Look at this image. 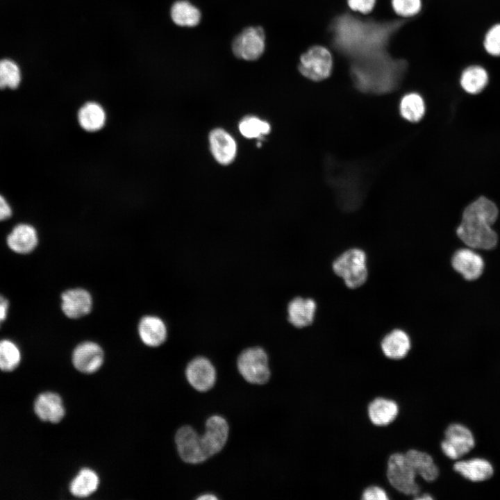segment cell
<instances>
[{"label": "cell", "instance_id": "1", "mask_svg": "<svg viewBox=\"0 0 500 500\" xmlns=\"http://www.w3.org/2000/svg\"><path fill=\"white\" fill-rule=\"evenodd\" d=\"M346 65L356 89L373 94L396 90L408 70L406 60L394 58L388 51L353 60Z\"/></svg>", "mask_w": 500, "mask_h": 500}, {"label": "cell", "instance_id": "2", "mask_svg": "<svg viewBox=\"0 0 500 500\" xmlns=\"http://www.w3.org/2000/svg\"><path fill=\"white\" fill-rule=\"evenodd\" d=\"M498 214L493 201L485 197H478L465 208L456 230L458 236L471 248L493 249L497 243V235L491 226Z\"/></svg>", "mask_w": 500, "mask_h": 500}, {"label": "cell", "instance_id": "3", "mask_svg": "<svg viewBox=\"0 0 500 500\" xmlns=\"http://www.w3.org/2000/svg\"><path fill=\"white\" fill-rule=\"evenodd\" d=\"M385 477L391 490V499L397 494L399 498H412L422 492V486L405 453H391L386 463Z\"/></svg>", "mask_w": 500, "mask_h": 500}, {"label": "cell", "instance_id": "4", "mask_svg": "<svg viewBox=\"0 0 500 500\" xmlns=\"http://www.w3.org/2000/svg\"><path fill=\"white\" fill-rule=\"evenodd\" d=\"M333 269L349 288L360 287L367 278L366 254L360 249H349L333 261Z\"/></svg>", "mask_w": 500, "mask_h": 500}, {"label": "cell", "instance_id": "5", "mask_svg": "<svg viewBox=\"0 0 500 500\" xmlns=\"http://www.w3.org/2000/svg\"><path fill=\"white\" fill-rule=\"evenodd\" d=\"M298 68L300 73L309 80L324 81L333 72V54L326 46L313 45L301 55Z\"/></svg>", "mask_w": 500, "mask_h": 500}, {"label": "cell", "instance_id": "6", "mask_svg": "<svg viewBox=\"0 0 500 500\" xmlns=\"http://www.w3.org/2000/svg\"><path fill=\"white\" fill-rule=\"evenodd\" d=\"M237 367L241 376L250 383L262 385L270 378L268 356L261 347L243 350L238 358Z\"/></svg>", "mask_w": 500, "mask_h": 500}, {"label": "cell", "instance_id": "7", "mask_svg": "<svg viewBox=\"0 0 500 500\" xmlns=\"http://www.w3.org/2000/svg\"><path fill=\"white\" fill-rule=\"evenodd\" d=\"M475 446L472 431L460 423H451L443 433L440 449L447 458L456 460L469 453Z\"/></svg>", "mask_w": 500, "mask_h": 500}, {"label": "cell", "instance_id": "8", "mask_svg": "<svg viewBox=\"0 0 500 500\" xmlns=\"http://www.w3.org/2000/svg\"><path fill=\"white\" fill-rule=\"evenodd\" d=\"M265 35L260 26L244 28L234 38L232 43L234 55L246 60H255L260 58L265 51Z\"/></svg>", "mask_w": 500, "mask_h": 500}, {"label": "cell", "instance_id": "9", "mask_svg": "<svg viewBox=\"0 0 500 500\" xmlns=\"http://www.w3.org/2000/svg\"><path fill=\"white\" fill-rule=\"evenodd\" d=\"M175 443L181 458L189 464H199L208 458L206 455L201 435L190 426L180 428L175 435Z\"/></svg>", "mask_w": 500, "mask_h": 500}, {"label": "cell", "instance_id": "10", "mask_svg": "<svg viewBox=\"0 0 500 500\" xmlns=\"http://www.w3.org/2000/svg\"><path fill=\"white\" fill-rule=\"evenodd\" d=\"M228 422L223 417L215 415L208 418L201 441L208 458L222 450L228 440Z\"/></svg>", "mask_w": 500, "mask_h": 500}, {"label": "cell", "instance_id": "11", "mask_svg": "<svg viewBox=\"0 0 500 500\" xmlns=\"http://www.w3.org/2000/svg\"><path fill=\"white\" fill-rule=\"evenodd\" d=\"M185 376L193 388L204 392L214 386L217 374L210 360L203 356H198L192 359L187 365Z\"/></svg>", "mask_w": 500, "mask_h": 500}, {"label": "cell", "instance_id": "12", "mask_svg": "<svg viewBox=\"0 0 500 500\" xmlns=\"http://www.w3.org/2000/svg\"><path fill=\"white\" fill-rule=\"evenodd\" d=\"M103 351L93 342H84L76 346L72 353L74 367L85 374H92L100 369L103 362Z\"/></svg>", "mask_w": 500, "mask_h": 500}, {"label": "cell", "instance_id": "13", "mask_svg": "<svg viewBox=\"0 0 500 500\" xmlns=\"http://www.w3.org/2000/svg\"><path fill=\"white\" fill-rule=\"evenodd\" d=\"M399 410L397 401L383 396L375 397L367 406L368 419L377 427H385L392 424L397 419Z\"/></svg>", "mask_w": 500, "mask_h": 500}, {"label": "cell", "instance_id": "14", "mask_svg": "<svg viewBox=\"0 0 500 500\" xmlns=\"http://www.w3.org/2000/svg\"><path fill=\"white\" fill-rule=\"evenodd\" d=\"M405 455L415 470L420 483H433L440 477V467L430 453L412 448L407 450Z\"/></svg>", "mask_w": 500, "mask_h": 500}, {"label": "cell", "instance_id": "15", "mask_svg": "<svg viewBox=\"0 0 500 500\" xmlns=\"http://www.w3.org/2000/svg\"><path fill=\"white\" fill-rule=\"evenodd\" d=\"M380 348L388 360L399 361L408 356L412 342L407 333L401 329H394L383 337Z\"/></svg>", "mask_w": 500, "mask_h": 500}, {"label": "cell", "instance_id": "16", "mask_svg": "<svg viewBox=\"0 0 500 500\" xmlns=\"http://www.w3.org/2000/svg\"><path fill=\"white\" fill-rule=\"evenodd\" d=\"M61 299L62 312L69 318L82 317L91 310L92 299L90 293L84 289L66 290L62 294Z\"/></svg>", "mask_w": 500, "mask_h": 500}, {"label": "cell", "instance_id": "17", "mask_svg": "<svg viewBox=\"0 0 500 500\" xmlns=\"http://www.w3.org/2000/svg\"><path fill=\"white\" fill-rule=\"evenodd\" d=\"M210 151L221 165L232 162L236 155V143L233 138L222 128H215L209 134Z\"/></svg>", "mask_w": 500, "mask_h": 500}, {"label": "cell", "instance_id": "18", "mask_svg": "<svg viewBox=\"0 0 500 500\" xmlns=\"http://www.w3.org/2000/svg\"><path fill=\"white\" fill-rule=\"evenodd\" d=\"M453 269L468 281L478 278L483 271L482 257L469 249H461L455 252L451 258Z\"/></svg>", "mask_w": 500, "mask_h": 500}, {"label": "cell", "instance_id": "19", "mask_svg": "<svg viewBox=\"0 0 500 500\" xmlns=\"http://www.w3.org/2000/svg\"><path fill=\"white\" fill-rule=\"evenodd\" d=\"M34 411L42 421L51 423H58L65 414L61 397L52 392L38 395L34 402Z\"/></svg>", "mask_w": 500, "mask_h": 500}, {"label": "cell", "instance_id": "20", "mask_svg": "<svg viewBox=\"0 0 500 500\" xmlns=\"http://www.w3.org/2000/svg\"><path fill=\"white\" fill-rule=\"evenodd\" d=\"M6 243L10 249L17 253H29L38 245V236L37 231L30 224H17L8 235Z\"/></svg>", "mask_w": 500, "mask_h": 500}, {"label": "cell", "instance_id": "21", "mask_svg": "<svg viewBox=\"0 0 500 500\" xmlns=\"http://www.w3.org/2000/svg\"><path fill=\"white\" fill-rule=\"evenodd\" d=\"M453 469L465 478L474 482L488 480L494 474L492 464L488 460L479 458L455 462Z\"/></svg>", "mask_w": 500, "mask_h": 500}, {"label": "cell", "instance_id": "22", "mask_svg": "<svg viewBox=\"0 0 500 500\" xmlns=\"http://www.w3.org/2000/svg\"><path fill=\"white\" fill-rule=\"evenodd\" d=\"M316 308L313 299L296 297L288 304V320L297 328L306 327L313 322Z\"/></svg>", "mask_w": 500, "mask_h": 500}, {"label": "cell", "instance_id": "23", "mask_svg": "<svg viewBox=\"0 0 500 500\" xmlns=\"http://www.w3.org/2000/svg\"><path fill=\"white\" fill-rule=\"evenodd\" d=\"M138 331L142 341L149 347L162 344L167 338V328L161 319L145 316L140 322Z\"/></svg>", "mask_w": 500, "mask_h": 500}, {"label": "cell", "instance_id": "24", "mask_svg": "<svg viewBox=\"0 0 500 500\" xmlns=\"http://www.w3.org/2000/svg\"><path fill=\"white\" fill-rule=\"evenodd\" d=\"M489 83L488 71L481 65H472L461 72L460 84L463 90L470 94L481 92Z\"/></svg>", "mask_w": 500, "mask_h": 500}, {"label": "cell", "instance_id": "25", "mask_svg": "<svg viewBox=\"0 0 500 500\" xmlns=\"http://www.w3.org/2000/svg\"><path fill=\"white\" fill-rule=\"evenodd\" d=\"M99 478L90 468H83L74 477L69 484L71 494L78 498H85L92 494L98 488Z\"/></svg>", "mask_w": 500, "mask_h": 500}, {"label": "cell", "instance_id": "26", "mask_svg": "<svg viewBox=\"0 0 500 500\" xmlns=\"http://www.w3.org/2000/svg\"><path fill=\"white\" fill-rule=\"evenodd\" d=\"M106 118L105 110L101 105L95 102L84 104L78 113L80 126L90 132L100 130L105 124Z\"/></svg>", "mask_w": 500, "mask_h": 500}, {"label": "cell", "instance_id": "27", "mask_svg": "<svg viewBox=\"0 0 500 500\" xmlns=\"http://www.w3.org/2000/svg\"><path fill=\"white\" fill-rule=\"evenodd\" d=\"M170 14L172 21L180 26L193 27L201 19L199 9L186 0L176 1L171 8Z\"/></svg>", "mask_w": 500, "mask_h": 500}, {"label": "cell", "instance_id": "28", "mask_svg": "<svg viewBox=\"0 0 500 500\" xmlns=\"http://www.w3.org/2000/svg\"><path fill=\"white\" fill-rule=\"evenodd\" d=\"M399 110L405 119L410 122H417L425 112L424 101L417 92L406 94L401 99Z\"/></svg>", "mask_w": 500, "mask_h": 500}, {"label": "cell", "instance_id": "29", "mask_svg": "<svg viewBox=\"0 0 500 500\" xmlns=\"http://www.w3.org/2000/svg\"><path fill=\"white\" fill-rule=\"evenodd\" d=\"M21 361V353L18 347L10 340H0V369L11 372L16 369Z\"/></svg>", "mask_w": 500, "mask_h": 500}, {"label": "cell", "instance_id": "30", "mask_svg": "<svg viewBox=\"0 0 500 500\" xmlns=\"http://www.w3.org/2000/svg\"><path fill=\"white\" fill-rule=\"evenodd\" d=\"M21 71L10 59L0 60V89H16L21 82Z\"/></svg>", "mask_w": 500, "mask_h": 500}, {"label": "cell", "instance_id": "31", "mask_svg": "<svg viewBox=\"0 0 500 500\" xmlns=\"http://www.w3.org/2000/svg\"><path fill=\"white\" fill-rule=\"evenodd\" d=\"M271 130L269 124L254 116L244 117L239 124L240 133L247 138H256L268 134Z\"/></svg>", "mask_w": 500, "mask_h": 500}, {"label": "cell", "instance_id": "32", "mask_svg": "<svg viewBox=\"0 0 500 500\" xmlns=\"http://www.w3.org/2000/svg\"><path fill=\"white\" fill-rule=\"evenodd\" d=\"M392 8L401 18H411L418 15L422 10V0H390Z\"/></svg>", "mask_w": 500, "mask_h": 500}, {"label": "cell", "instance_id": "33", "mask_svg": "<svg viewBox=\"0 0 500 500\" xmlns=\"http://www.w3.org/2000/svg\"><path fill=\"white\" fill-rule=\"evenodd\" d=\"M483 47L490 56L500 57V23L492 25L485 33Z\"/></svg>", "mask_w": 500, "mask_h": 500}, {"label": "cell", "instance_id": "34", "mask_svg": "<svg viewBox=\"0 0 500 500\" xmlns=\"http://www.w3.org/2000/svg\"><path fill=\"white\" fill-rule=\"evenodd\" d=\"M388 491L383 486L372 484L365 487L360 495L361 500H390Z\"/></svg>", "mask_w": 500, "mask_h": 500}, {"label": "cell", "instance_id": "35", "mask_svg": "<svg viewBox=\"0 0 500 500\" xmlns=\"http://www.w3.org/2000/svg\"><path fill=\"white\" fill-rule=\"evenodd\" d=\"M376 0H347L349 9L354 12L367 15L373 11Z\"/></svg>", "mask_w": 500, "mask_h": 500}, {"label": "cell", "instance_id": "36", "mask_svg": "<svg viewBox=\"0 0 500 500\" xmlns=\"http://www.w3.org/2000/svg\"><path fill=\"white\" fill-rule=\"evenodd\" d=\"M12 215V209L5 199V198L0 194V221L6 220L10 218Z\"/></svg>", "mask_w": 500, "mask_h": 500}, {"label": "cell", "instance_id": "37", "mask_svg": "<svg viewBox=\"0 0 500 500\" xmlns=\"http://www.w3.org/2000/svg\"><path fill=\"white\" fill-rule=\"evenodd\" d=\"M8 307V300L3 295L0 294V326L1 324L6 319Z\"/></svg>", "mask_w": 500, "mask_h": 500}, {"label": "cell", "instance_id": "38", "mask_svg": "<svg viewBox=\"0 0 500 500\" xmlns=\"http://www.w3.org/2000/svg\"><path fill=\"white\" fill-rule=\"evenodd\" d=\"M217 499L215 494L210 493L203 494L197 498L198 500H215Z\"/></svg>", "mask_w": 500, "mask_h": 500}]
</instances>
